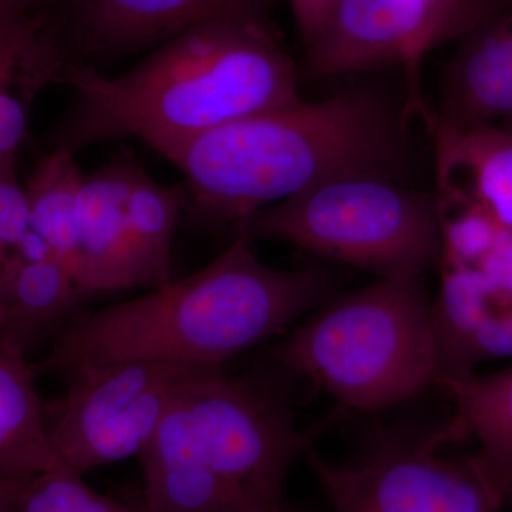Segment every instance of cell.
Instances as JSON below:
<instances>
[{"label":"cell","instance_id":"obj_1","mask_svg":"<svg viewBox=\"0 0 512 512\" xmlns=\"http://www.w3.org/2000/svg\"><path fill=\"white\" fill-rule=\"evenodd\" d=\"M59 83L72 87L76 99L53 150L73 153L134 137L163 156L212 128L302 101L295 63L265 16L201 23L121 76L63 64Z\"/></svg>","mask_w":512,"mask_h":512},{"label":"cell","instance_id":"obj_2","mask_svg":"<svg viewBox=\"0 0 512 512\" xmlns=\"http://www.w3.org/2000/svg\"><path fill=\"white\" fill-rule=\"evenodd\" d=\"M406 101L353 89L212 128L165 151L205 224L239 227L256 211L346 177L397 181L412 167Z\"/></svg>","mask_w":512,"mask_h":512},{"label":"cell","instance_id":"obj_3","mask_svg":"<svg viewBox=\"0 0 512 512\" xmlns=\"http://www.w3.org/2000/svg\"><path fill=\"white\" fill-rule=\"evenodd\" d=\"M335 282L318 268H272L251 239H237L211 264L147 295L74 320L36 373L87 363L151 359L221 369L256 343L325 305Z\"/></svg>","mask_w":512,"mask_h":512},{"label":"cell","instance_id":"obj_4","mask_svg":"<svg viewBox=\"0 0 512 512\" xmlns=\"http://www.w3.org/2000/svg\"><path fill=\"white\" fill-rule=\"evenodd\" d=\"M308 437L284 400L204 369L174 394L140 460L144 512L284 510V485Z\"/></svg>","mask_w":512,"mask_h":512},{"label":"cell","instance_id":"obj_5","mask_svg":"<svg viewBox=\"0 0 512 512\" xmlns=\"http://www.w3.org/2000/svg\"><path fill=\"white\" fill-rule=\"evenodd\" d=\"M345 409L396 406L450 376L446 343L421 276H390L325 303L274 350Z\"/></svg>","mask_w":512,"mask_h":512},{"label":"cell","instance_id":"obj_6","mask_svg":"<svg viewBox=\"0 0 512 512\" xmlns=\"http://www.w3.org/2000/svg\"><path fill=\"white\" fill-rule=\"evenodd\" d=\"M238 234L288 242L380 278L423 276L444 254L439 197L365 175L262 208L239 225Z\"/></svg>","mask_w":512,"mask_h":512},{"label":"cell","instance_id":"obj_7","mask_svg":"<svg viewBox=\"0 0 512 512\" xmlns=\"http://www.w3.org/2000/svg\"><path fill=\"white\" fill-rule=\"evenodd\" d=\"M204 369L215 367L123 359L67 370L66 394L46 410L60 464L84 474L140 456L174 394Z\"/></svg>","mask_w":512,"mask_h":512},{"label":"cell","instance_id":"obj_8","mask_svg":"<svg viewBox=\"0 0 512 512\" xmlns=\"http://www.w3.org/2000/svg\"><path fill=\"white\" fill-rule=\"evenodd\" d=\"M511 8L512 0L468 8H446L433 0H338L318 39L305 50L303 73L320 80L406 66L407 110L426 114L417 89L424 56Z\"/></svg>","mask_w":512,"mask_h":512},{"label":"cell","instance_id":"obj_9","mask_svg":"<svg viewBox=\"0 0 512 512\" xmlns=\"http://www.w3.org/2000/svg\"><path fill=\"white\" fill-rule=\"evenodd\" d=\"M430 437L387 446L363 463L335 466L308 456L335 512H498L500 498L485 484L470 458L437 454Z\"/></svg>","mask_w":512,"mask_h":512},{"label":"cell","instance_id":"obj_10","mask_svg":"<svg viewBox=\"0 0 512 512\" xmlns=\"http://www.w3.org/2000/svg\"><path fill=\"white\" fill-rule=\"evenodd\" d=\"M50 29L63 64L113 59L160 46L185 30L232 16H265L279 0H59Z\"/></svg>","mask_w":512,"mask_h":512},{"label":"cell","instance_id":"obj_11","mask_svg":"<svg viewBox=\"0 0 512 512\" xmlns=\"http://www.w3.org/2000/svg\"><path fill=\"white\" fill-rule=\"evenodd\" d=\"M136 164L133 154L121 150L84 178L70 262L82 296L140 288L127 217L128 187Z\"/></svg>","mask_w":512,"mask_h":512},{"label":"cell","instance_id":"obj_12","mask_svg":"<svg viewBox=\"0 0 512 512\" xmlns=\"http://www.w3.org/2000/svg\"><path fill=\"white\" fill-rule=\"evenodd\" d=\"M441 123L490 126L512 116V9L461 37L443 77Z\"/></svg>","mask_w":512,"mask_h":512},{"label":"cell","instance_id":"obj_13","mask_svg":"<svg viewBox=\"0 0 512 512\" xmlns=\"http://www.w3.org/2000/svg\"><path fill=\"white\" fill-rule=\"evenodd\" d=\"M441 386L454 402L450 423L433 434L434 444L471 441V464L501 503L512 497V367L476 376L450 377Z\"/></svg>","mask_w":512,"mask_h":512},{"label":"cell","instance_id":"obj_14","mask_svg":"<svg viewBox=\"0 0 512 512\" xmlns=\"http://www.w3.org/2000/svg\"><path fill=\"white\" fill-rule=\"evenodd\" d=\"M62 64L45 10L0 16V171H15L33 101Z\"/></svg>","mask_w":512,"mask_h":512},{"label":"cell","instance_id":"obj_15","mask_svg":"<svg viewBox=\"0 0 512 512\" xmlns=\"http://www.w3.org/2000/svg\"><path fill=\"white\" fill-rule=\"evenodd\" d=\"M431 123L441 194L477 205L512 229V134L490 126H448L436 117Z\"/></svg>","mask_w":512,"mask_h":512},{"label":"cell","instance_id":"obj_16","mask_svg":"<svg viewBox=\"0 0 512 512\" xmlns=\"http://www.w3.org/2000/svg\"><path fill=\"white\" fill-rule=\"evenodd\" d=\"M59 466L35 366L19 343L0 335V477L29 480Z\"/></svg>","mask_w":512,"mask_h":512},{"label":"cell","instance_id":"obj_17","mask_svg":"<svg viewBox=\"0 0 512 512\" xmlns=\"http://www.w3.org/2000/svg\"><path fill=\"white\" fill-rule=\"evenodd\" d=\"M0 295L6 305V325L0 335L25 350L83 298L62 259H29L19 254L0 265Z\"/></svg>","mask_w":512,"mask_h":512},{"label":"cell","instance_id":"obj_18","mask_svg":"<svg viewBox=\"0 0 512 512\" xmlns=\"http://www.w3.org/2000/svg\"><path fill=\"white\" fill-rule=\"evenodd\" d=\"M187 195L161 185L134 165L127 197V217L133 242L138 284L150 291L170 284L171 245Z\"/></svg>","mask_w":512,"mask_h":512},{"label":"cell","instance_id":"obj_19","mask_svg":"<svg viewBox=\"0 0 512 512\" xmlns=\"http://www.w3.org/2000/svg\"><path fill=\"white\" fill-rule=\"evenodd\" d=\"M86 175L73 151L56 148L43 158L32 177L26 195L30 211V231L46 242L57 258L69 266L76 242V217Z\"/></svg>","mask_w":512,"mask_h":512},{"label":"cell","instance_id":"obj_20","mask_svg":"<svg viewBox=\"0 0 512 512\" xmlns=\"http://www.w3.org/2000/svg\"><path fill=\"white\" fill-rule=\"evenodd\" d=\"M18 512H140V507L100 494L83 474L59 466L33 478Z\"/></svg>","mask_w":512,"mask_h":512},{"label":"cell","instance_id":"obj_21","mask_svg":"<svg viewBox=\"0 0 512 512\" xmlns=\"http://www.w3.org/2000/svg\"><path fill=\"white\" fill-rule=\"evenodd\" d=\"M512 355V311L501 316H487L457 343L453 350L454 370L470 372L468 363L491 356Z\"/></svg>","mask_w":512,"mask_h":512},{"label":"cell","instance_id":"obj_22","mask_svg":"<svg viewBox=\"0 0 512 512\" xmlns=\"http://www.w3.org/2000/svg\"><path fill=\"white\" fill-rule=\"evenodd\" d=\"M29 232L28 195L19 187L15 171L0 173V265L18 251Z\"/></svg>","mask_w":512,"mask_h":512},{"label":"cell","instance_id":"obj_23","mask_svg":"<svg viewBox=\"0 0 512 512\" xmlns=\"http://www.w3.org/2000/svg\"><path fill=\"white\" fill-rule=\"evenodd\" d=\"M303 50L311 45L315 32V0H289Z\"/></svg>","mask_w":512,"mask_h":512},{"label":"cell","instance_id":"obj_24","mask_svg":"<svg viewBox=\"0 0 512 512\" xmlns=\"http://www.w3.org/2000/svg\"><path fill=\"white\" fill-rule=\"evenodd\" d=\"M32 481L0 477V512H18Z\"/></svg>","mask_w":512,"mask_h":512},{"label":"cell","instance_id":"obj_25","mask_svg":"<svg viewBox=\"0 0 512 512\" xmlns=\"http://www.w3.org/2000/svg\"><path fill=\"white\" fill-rule=\"evenodd\" d=\"M56 0H0V16L32 15Z\"/></svg>","mask_w":512,"mask_h":512},{"label":"cell","instance_id":"obj_26","mask_svg":"<svg viewBox=\"0 0 512 512\" xmlns=\"http://www.w3.org/2000/svg\"><path fill=\"white\" fill-rule=\"evenodd\" d=\"M433 2L446 8H468V6L483 5L494 0H433Z\"/></svg>","mask_w":512,"mask_h":512},{"label":"cell","instance_id":"obj_27","mask_svg":"<svg viewBox=\"0 0 512 512\" xmlns=\"http://www.w3.org/2000/svg\"><path fill=\"white\" fill-rule=\"evenodd\" d=\"M6 325V305L5 301H3L2 295H0V332H2L3 328Z\"/></svg>","mask_w":512,"mask_h":512},{"label":"cell","instance_id":"obj_28","mask_svg":"<svg viewBox=\"0 0 512 512\" xmlns=\"http://www.w3.org/2000/svg\"><path fill=\"white\" fill-rule=\"evenodd\" d=\"M505 131H508V133L512 134V116L510 117V119H507V130Z\"/></svg>","mask_w":512,"mask_h":512},{"label":"cell","instance_id":"obj_29","mask_svg":"<svg viewBox=\"0 0 512 512\" xmlns=\"http://www.w3.org/2000/svg\"><path fill=\"white\" fill-rule=\"evenodd\" d=\"M138 507H140V512H144V511H143V508H141V505H138ZM268 512H285V508H284V510L268 511Z\"/></svg>","mask_w":512,"mask_h":512},{"label":"cell","instance_id":"obj_30","mask_svg":"<svg viewBox=\"0 0 512 512\" xmlns=\"http://www.w3.org/2000/svg\"><path fill=\"white\" fill-rule=\"evenodd\" d=\"M512 498V497H511Z\"/></svg>","mask_w":512,"mask_h":512}]
</instances>
